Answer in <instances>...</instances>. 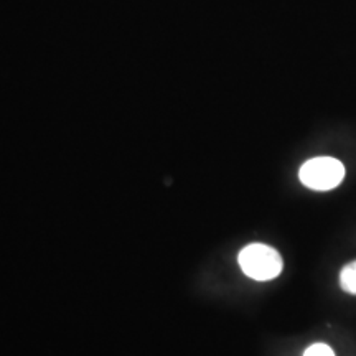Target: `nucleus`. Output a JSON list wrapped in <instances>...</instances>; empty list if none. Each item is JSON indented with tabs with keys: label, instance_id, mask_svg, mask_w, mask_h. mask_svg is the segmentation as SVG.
Instances as JSON below:
<instances>
[{
	"label": "nucleus",
	"instance_id": "obj_3",
	"mask_svg": "<svg viewBox=\"0 0 356 356\" xmlns=\"http://www.w3.org/2000/svg\"><path fill=\"white\" fill-rule=\"evenodd\" d=\"M340 286L343 291L356 296V261L346 264L340 273Z\"/></svg>",
	"mask_w": 356,
	"mask_h": 356
},
{
	"label": "nucleus",
	"instance_id": "obj_2",
	"mask_svg": "<svg viewBox=\"0 0 356 356\" xmlns=\"http://www.w3.org/2000/svg\"><path fill=\"white\" fill-rule=\"evenodd\" d=\"M300 181L307 188L315 191H328L337 188L345 178V167L333 157L310 159L299 172Z\"/></svg>",
	"mask_w": 356,
	"mask_h": 356
},
{
	"label": "nucleus",
	"instance_id": "obj_4",
	"mask_svg": "<svg viewBox=\"0 0 356 356\" xmlns=\"http://www.w3.org/2000/svg\"><path fill=\"white\" fill-rule=\"evenodd\" d=\"M304 356H335L333 350L325 343H315L305 350Z\"/></svg>",
	"mask_w": 356,
	"mask_h": 356
},
{
	"label": "nucleus",
	"instance_id": "obj_1",
	"mask_svg": "<svg viewBox=\"0 0 356 356\" xmlns=\"http://www.w3.org/2000/svg\"><path fill=\"white\" fill-rule=\"evenodd\" d=\"M239 266L248 277L254 280H270L282 273V257L274 248L266 244H249L239 252Z\"/></svg>",
	"mask_w": 356,
	"mask_h": 356
}]
</instances>
